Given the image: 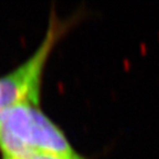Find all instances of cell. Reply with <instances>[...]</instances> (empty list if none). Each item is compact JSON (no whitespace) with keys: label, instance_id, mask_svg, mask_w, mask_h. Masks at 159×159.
I'll use <instances>...</instances> for the list:
<instances>
[{"label":"cell","instance_id":"cell-3","mask_svg":"<svg viewBox=\"0 0 159 159\" xmlns=\"http://www.w3.org/2000/svg\"><path fill=\"white\" fill-rule=\"evenodd\" d=\"M28 159H81L79 156L74 157H61L57 155H50V154H42V152H34Z\"/></svg>","mask_w":159,"mask_h":159},{"label":"cell","instance_id":"cell-1","mask_svg":"<svg viewBox=\"0 0 159 159\" xmlns=\"http://www.w3.org/2000/svg\"><path fill=\"white\" fill-rule=\"evenodd\" d=\"M2 159H27L34 152L76 156L63 132L43 114L39 105L20 103L0 112Z\"/></svg>","mask_w":159,"mask_h":159},{"label":"cell","instance_id":"cell-4","mask_svg":"<svg viewBox=\"0 0 159 159\" xmlns=\"http://www.w3.org/2000/svg\"><path fill=\"white\" fill-rule=\"evenodd\" d=\"M3 109V102H2V93H1V87H0V112Z\"/></svg>","mask_w":159,"mask_h":159},{"label":"cell","instance_id":"cell-2","mask_svg":"<svg viewBox=\"0 0 159 159\" xmlns=\"http://www.w3.org/2000/svg\"><path fill=\"white\" fill-rule=\"evenodd\" d=\"M63 32V25L51 19L43 42L37 52L17 70L0 79L3 108L20 103L39 105L40 89L47 60Z\"/></svg>","mask_w":159,"mask_h":159}]
</instances>
